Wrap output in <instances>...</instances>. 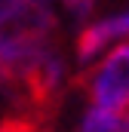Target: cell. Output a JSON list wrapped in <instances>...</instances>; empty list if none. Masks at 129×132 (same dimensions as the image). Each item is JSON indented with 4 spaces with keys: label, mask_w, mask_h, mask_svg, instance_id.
Returning <instances> with one entry per match:
<instances>
[{
    "label": "cell",
    "mask_w": 129,
    "mask_h": 132,
    "mask_svg": "<svg viewBox=\"0 0 129 132\" xmlns=\"http://www.w3.org/2000/svg\"><path fill=\"white\" fill-rule=\"evenodd\" d=\"M15 132H52V129L40 123H15Z\"/></svg>",
    "instance_id": "obj_6"
},
{
    "label": "cell",
    "mask_w": 129,
    "mask_h": 132,
    "mask_svg": "<svg viewBox=\"0 0 129 132\" xmlns=\"http://www.w3.org/2000/svg\"><path fill=\"white\" fill-rule=\"evenodd\" d=\"M83 95L89 104L108 108L114 114H129V43L104 49L86 65Z\"/></svg>",
    "instance_id": "obj_2"
},
{
    "label": "cell",
    "mask_w": 129,
    "mask_h": 132,
    "mask_svg": "<svg viewBox=\"0 0 129 132\" xmlns=\"http://www.w3.org/2000/svg\"><path fill=\"white\" fill-rule=\"evenodd\" d=\"M62 3L74 12V15H86V12H89V6H92V0H62Z\"/></svg>",
    "instance_id": "obj_5"
},
{
    "label": "cell",
    "mask_w": 129,
    "mask_h": 132,
    "mask_svg": "<svg viewBox=\"0 0 129 132\" xmlns=\"http://www.w3.org/2000/svg\"><path fill=\"white\" fill-rule=\"evenodd\" d=\"M0 132H15V123H6V120H0Z\"/></svg>",
    "instance_id": "obj_8"
},
{
    "label": "cell",
    "mask_w": 129,
    "mask_h": 132,
    "mask_svg": "<svg viewBox=\"0 0 129 132\" xmlns=\"http://www.w3.org/2000/svg\"><path fill=\"white\" fill-rule=\"evenodd\" d=\"M117 126H120V114L83 101L77 108V114L71 117L68 132H117Z\"/></svg>",
    "instance_id": "obj_4"
},
{
    "label": "cell",
    "mask_w": 129,
    "mask_h": 132,
    "mask_svg": "<svg viewBox=\"0 0 129 132\" xmlns=\"http://www.w3.org/2000/svg\"><path fill=\"white\" fill-rule=\"evenodd\" d=\"M6 83H12V80H9V77H6V74H3V71H0V89H3V86H6Z\"/></svg>",
    "instance_id": "obj_9"
},
{
    "label": "cell",
    "mask_w": 129,
    "mask_h": 132,
    "mask_svg": "<svg viewBox=\"0 0 129 132\" xmlns=\"http://www.w3.org/2000/svg\"><path fill=\"white\" fill-rule=\"evenodd\" d=\"M117 43H129V9L83 25V31L77 34V46H74L77 62L89 65L92 59H98L104 49H111Z\"/></svg>",
    "instance_id": "obj_3"
},
{
    "label": "cell",
    "mask_w": 129,
    "mask_h": 132,
    "mask_svg": "<svg viewBox=\"0 0 129 132\" xmlns=\"http://www.w3.org/2000/svg\"><path fill=\"white\" fill-rule=\"evenodd\" d=\"M52 49L55 12L49 0H0V71L12 83H28Z\"/></svg>",
    "instance_id": "obj_1"
},
{
    "label": "cell",
    "mask_w": 129,
    "mask_h": 132,
    "mask_svg": "<svg viewBox=\"0 0 129 132\" xmlns=\"http://www.w3.org/2000/svg\"><path fill=\"white\" fill-rule=\"evenodd\" d=\"M117 132H129V114H123V117H120V126H117Z\"/></svg>",
    "instance_id": "obj_7"
}]
</instances>
